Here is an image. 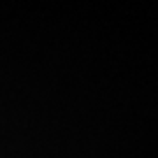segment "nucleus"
Segmentation results:
<instances>
[]
</instances>
